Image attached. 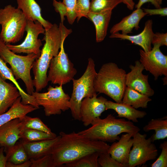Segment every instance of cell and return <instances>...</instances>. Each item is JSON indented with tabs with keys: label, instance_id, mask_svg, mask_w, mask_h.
Wrapping results in <instances>:
<instances>
[{
	"label": "cell",
	"instance_id": "obj_3",
	"mask_svg": "<svg viewBox=\"0 0 167 167\" xmlns=\"http://www.w3.org/2000/svg\"><path fill=\"white\" fill-rule=\"evenodd\" d=\"M91 124V127L78 133L87 139L105 142L118 141L120 138L119 135L122 133H128L133 136L140 130L131 121L117 118L111 114L103 119L100 117L96 118Z\"/></svg>",
	"mask_w": 167,
	"mask_h": 167
},
{
	"label": "cell",
	"instance_id": "obj_13",
	"mask_svg": "<svg viewBox=\"0 0 167 167\" xmlns=\"http://www.w3.org/2000/svg\"><path fill=\"white\" fill-rule=\"evenodd\" d=\"M130 71L126 74L125 83L126 87L150 97L154 94L148 82V75L143 74L144 69L139 60L135 62L134 65H130Z\"/></svg>",
	"mask_w": 167,
	"mask_h": 167
},
{
	"label": "cell",
	"instance_id": "obj_25",
	"mask_svg": "<svg viewBox=\"0 0 167 167\" xmlns=\"http://www.w3.org/2000/svg\"><path fill=\"white\" fill-rule=\"evenodd\" d=\"M152 99L149 97L131 88L126 87L122 99V102L136 109L146 108Z\"/></svg>",
	"mask_w": 167,
	"mask_h": 167
},
{
	"label": "cell",
	"instance_id": "obj_7",
	"mask_svg": "<svg viewBox=\"0 0 167 167\" xmlns=\"http://www.w3.org/2000/svg\"><path fill=\"white\" fill-rule=\"evenodd\" d=\"M86 69L82 75L78 79H73V90L70 102L71 113L75 120L81 121L80 107L82 100L86 97H92L96 93L93 81L96 73L95 65L91 58L88 59Z\"/></svg>",
	"mask_w": 167,
	"mask_h": 167
},
{
	"label": "cell",
	"instance_id": "obj_16",
	"mask_svg": "<svg viewBox=\"0 0 167 167\" xmlns=\"http://www.w3.org/2000/svg\"><path fill=\"white\" fill-rule=\"evenodd\" d=\"M133 136L128 133L122 135L117 142H113L109 146L108 151L113 158L128 167L129 153L133 142Z\"/></svg>",
	"mask_w": 167,
	"mask_h": 167
},
{
	"label": "cell",
	"instance_id": "obj_4",
	"mask_svg": "<svg viewBox=\"0 0 167 167\" xmlns=\"http://www.w3.org/2000/svg\"><path fill=\"white\" fill-rule=\"evenodd\" d=\"M125 71L113 62L103 64L95 75L93 86L96 92L107 95L117 103L122 102L126 88Z\"/></svg>",
	"mask_w": 167,
	"mask_h": 167
},
{
	"label": "cell",
	"instance_id": "obj_29",
	"mask_svg": "<svg viewBox=\"0 0 167 167\" xmlns=\"http://www.w3.org/2000/svg\"><path fill=\"white\" fill-rule=\"evenodd\" d=\"M94 152L88 154L72 162L65 164L66 167H99L98 159L99 153Z\"/></svg>",
	"mask_w": 167,
	"mask_h": 167
},
{
	"label": "cell",
	"instance_id": "obj_8",
	"mask_svg": "<svg viewBox=\"0 0 167 167\" xmlns=\"http://www.w3.org/2000/svg\"><path fill=\"white\" fill-rule=\"evenodd\" d=\"M62 85L55 87L49 86L47 92L35 91L31 94L38 105L43 107L46 116L59 115L70 109V97L64 92Z\"/></svg>",
	"mask_w": 167,
	"mask_h": 167
},
{
	"label": "cell",
	"instance_id": "obj_34",
	"mask_svg": "<svg viewBox=\"0 0 167 167\" xmlns=\"http://www.w3.org/2000/svg\"><path fill=\"white\" fill-rule=\"evenodd\" d=\"M160 148L161 152L156 160L151 165L152 167H167V141H164L161 143Z\"/></svg>",
	"mask_w": 167,
	"mask_h": 167
},
{
	"label": "cell",
	"instance_id": "obj_31",
	"mask_svg": "<svg viewBox=\"0 0 167 167\" xmlns=\"http://www.w3.org/2000/svg\"><path fill=\"white\" fill-rule=\"evenodd\" d=\"M122 2V0H92L90 11L97 12L112 10Z\"/></svg>",
	"mask_w": 167,
	"mask_h": 167
},
{
	"label": "cell",
	"instance_id": "obj_22",
	"mask_svg": "<svg viewBox=\"0 0 167 167\" xmlns=\"http://www.w3.org/2000/svg\"><path fill=\"white\" fill-rule=\"evenodd\" d=\"M59 135L54 139L35 142L22 143L29 160L36 159L50 154L52 147Z\"/></svg>",
	"mask_w": 167,
	"mask_h": 167
},
{
	"label": "cell",
	"instance_id": "obj_44",
	"mask_svg": "<svg viewBox=\"0 0 167 167\" xmlns=\"http://www.w3.org/2000/svg\"><path fill=\"white\" fill-rule=\"evenodd\" d=\"M158 4L161 5L162 3V0H156Z\"/></svg>",
	"mask_w": 167,
	"mask_h": 167
},
{
	"label": "cell",
	"instance_id": "obj_20",
	"mask_svg": "<svg viewBox=\"0 0 167 167\" xmlns=\"http://www.w3.org/2000/svg\"><path fill=\"white\" fill-rule=\"evenodd\" d=\"M112 10H107L100 12L90 11L88 18L94 24L96 29V41L100 42L105 37L110 21Z\"/></svg>",
	"mask_w": 167,
	"mask_h": 167
},
{
	"label": "cell",
	"instance_id": "obj_12",
	"mask_svg": "<svg viewBox=\"0 0 167 167\" xmlns=\"http://www.w3.org/2000/svg\"><path fill=\"white\" fill-rule=\"evenodd\" d=\"M153 45V47L148 52L139 50V61L144 69L151 73L156 80L160 76L167 77V56L161 52L159 46Z\"/></svg>",
	"mask_w": 167,
	"mask_h": 167
},
{
	"label": "cell",
	"instance_id": "obj_30",
	"mask_svg": "<svg viewBox=\"0 0 167 167\" xmlns=\"http://www.w3.org/2000/svg\"><path fill=\"white\" fill-rule=\"evenodd\" d=\"M22 120L23 129H32L48 133L52 132L50 129L38 118H32L26 115Z\"/></svg>",
	"mask_w": 167,
	"mask_h": 167
},
{
	"label": "cell",
	"instance_id": "obj_18",
	"mask_svg": "<svg viewBox=\"0 0 167 167\" xmlns=\"http://www.w3.org/2000/svg\"><path fill=\"white\" fill-rule=\"evenodd\" d=\"M17 8L20 10L27 20L40 23L45 30L49 29L53 24L42 17L41 8L35 0H16Z\"/></svg>",
	"mask_w": 167,
	"mask_h": 167
},
{
	"label": "cell",
	"instance_id": "obj_21",
	"mask_svg": "<svg viewBox=\"0 0 167 167\" xmlns=\"http://www.w3.org/2000/svg\"><path fill=\"white\" fill-rule=\"evenodd\" d=\"M20 95L17 88L0 75V114L6 112Z\"/></svg>",
	"mask_w": 167,
	"mask_h": 167
},
{
	"label": "cell",
	"instance_id": "obj_23",
	"mask_svg": "<svg viewBox=\"0 0 167 167\" xmlns=\"http://www.w3.org/2000/svg\"><path fill=\"white\" fill-rule=\"evenodd\" d=\"M106 110L113 109L118 114V117L124 118L135 122H138V119L144 118L147 113L137 110L132 106L123 103H118L107 100L105 103Z\"/></svg>",
	"mask_w": 167,
	"mask_h": 167
},
{
	"label": "cell",
	"instance_id": "obj_14",
	"mask_svg": "<svg viewBox=\"0 0 167 167\" xmlns=\"http://www.w3.org/2000/svg\"><path fill=\"white\" fill-rule=\"evenodd\" d=\"M97 94L92 97H86L82 101L80 107L81 121L87 126L96 118L99 117L106 110L107 99L102 96L97 97Z\"/></svg>",
	"mask_w": 167,
	"mask_h": 167
},
{
	"label": "cell",
	"instance_id": "obj_19",
	"mask_svg": "<svg viewBox=\"0 0 167 167\" xmlns=\"http://www.w3.org/2000/svg\"><path fill=\"white\" fill-rule=\"evenodd\" d=\"M147 14L141 8L136 9L129 15L123 18L119 23L114 24L111 28V34L122 32L123 34L128 35L132 32L134 28H139L140 20Z\"/></svg>",
	"mask_w": 167,
	"mask_h": 167
},
{
	"label": "cell",
	"instance_id": "obj_17",
	"mask_svg": "<svg viewBox=\"0 0 167 167\" xmlns=\"http://www.w3.org/2000/svg\"><path fill=\"white\" fill-rule=\"evenodd\" d=\"M23 129L22 119L12 120L0 126V146L4 149L14 145L20 138Z\"/></svg>",
	"mask_w": 167,
	"mask_h": 167
},
{
	"label": "cell",
	"instance_id": "obj_10",
	"mask_svg": "<svg viewBox=\"0 0 167 167\" xmlns=\"http://www.w3.org/2000/svg\"><path fill=\"white\" fill-rule=\"evenodd\" d=\"M146 134L139 132L133 136L132 148L129 155V167H135L145 164L147 162L155 159L158 150L150 138H147Z\"/></svg>",
	"mask_w": 167,
	"mask_h": 167
},
{
	"label": "cell",
	"instance_id": "obj_9",
	"mask_svg": "<svg viewBox=\"0 0 167 167\" xmlns=\"http://www.w3.org/2000/svg\"><path fill=\"white\" fill-rule=\"evenodd\" d=\"M64 43L58 54L50 63L48 80L53 84H65L72 80L77 73L76 69L65 52Z\"/></svg>",
	"mask_w": 167,
	"mask_h": 167
},
{
	"label": "cell",
	"instance_id": "obj_42",
	"mask_svg": "<svg viewBox=\"0 0 167 167\" xmlns=\"http://www.w3.org/2000/svg\"><path fill=\"white\" fill-rule=\"evenodd\" d=\"M4 148L1 147L0 148V167H6L7 159L6 156L4 155Z\"/></svg>",
	"mask_w": 167,
	"mask_h": 167
},
{
	"label": "cell",
	"instance_id": "obj_36",
	"mask_svg": "<svg viewBox=\"0 0 167 167\" xmlns=\"http://www.w3.org/2000/svg\"><path fill=\"white\" fill-rule=\"evenodd\" d=\"M31 167H54L51 154H48L36 159H30Z\"/></svg>",
	"mask_w": 167,
	"mask_h": 167
},
{
	"label": "cell",
	"instance_id": "obj_1",
	"mask_svg": "<svg viewBox=\"0 0 167 167\" xmlns=\"http://www.w3.org/2000/svg\"><path fill=\"white\" fill-rule=\"evenodd\" d=\"M50 153L54 167H62L92 153L107 152L109 145L105 142L91 140L75 131H61Z\"/></svg>",
	"mask_w": 167,
	"mask_h": 167
},
{
	"label": "cell",
	"instance_id": "obj_37",
	"mask_svg": "<svg viewBox=\"0 0 167 167\" xmlns=\"http://www.w3.org/2000/svg\"><path fill=\"white\" fill-rule=\"evenodd\" d=\"M152 44L153 45H157L160 47L167 46V33H154L152 40Z\"/></svg>",
	"mask_w": 167,
	"mask_h": 167
},
{
	"label": "cell",
	"instance_id": "obj_32",
	"mask_svg": "<svg viewBox=\"0 0 167 167\" xmlns=\"http://www.w3.org/2000/svg\"><path fill=\"white\" fill-rule=\"evenodd\" d=\"M98 162L100 167H128L122 164L113 158L107 152L99 153Z\"/></svg>",
	"mask_w": 167,
	"mask_h": 167
},
{
	"label": "cell",
	"instance_id": "obj_6",
	"mask_svg": "<svg viewBox=\"0 0 167 167\" xmlns=\"http://www.w3.org/2000/svg\"><path fill=\"white\" fill-rule=\"evenodd\" d=\"M27 21L22 11L11 5L0 9V39L6 44L19 42L24 36Z\"/></svg>",
	"mask_w": 167,
	"mask_h": 167
},
{
	"label": "cell",
	"instance_id": "obj_26",
	"mask_svg": "<svg viewBox=\"0 0 167 167\" xmlns=\"http://www.w3.org/2000/svg\"><path fill=\"white\" fill-rule=\"evenodd\" d=\"M145 132L154 130L155 133L150 137L152 141H154L165 139L167 137V119H152L143 128Z\"/></svg>",
	"mask_w": 167,
	"mask_h": 167
},
{
	"label": "cell",
	"instance_id": "obj_11",
	"mask_svg": "<svg viewBox=\"0 0 167 167\" xmlns=\"http://www.w3.org/2000/svg\"><path fill=\"white\" fill-rule=\"evenodd\" d=\"M27 35L21 44L14 45L6 44L7 48L16 54H34L39 57L41 54L40 47L42 44L38 37L40 34H44L45 29L39 22L27 20L25 27Z\"/></svg>",
	"mask_w": 167,
	"mask_h": 167
},
{
	"label": "cell",
	"instance_id": "obj_27",
	"mask_svg": "<svg viewBox=\"0 0 167 167\" xmlns=\"http://www.w3.org/2000/svg\"><path fill=\"white\" fill-rule=\"evenodd\" d=\"M7 161L14 164L24 163L28 160V155L21 141L17 142L14 145L4 149Z\"/></svg>",
	"mask_w": 167,
	"mask_h": 167
},
{
	"label": "cell",
	"instance_id": "obj_35",
	"mask_svg": "<svg viewBox=\"0 0 167 167\" xmlns=\"http://www.w3.org/2000/svg\"><path fill=\"white\" fill-rule=\"evenodd\" d=\"M77 0H63L67 10L66 16L69 24H72L76 18L75 6Z\"/></svg>",
	"mask_w": 167,
	"mask_h": 167
},
{
	"label": "cell",
	"instance_id": "obj_5",
	"mask_svg": "<svg viewBox=\"0 0 167 167\" xmlns=\"http://www.w3.org/2000/svg\"><path fill=\"white\" fill-rule=\"evenodd\" d=\"M0 57L10 65L16 79H21L23 81L27 93L31 95L34 90L31 71L34 62L39 56L34 54L26 56L17 54L10 50L0 39Z\"/></svg>",
	"mask_w": 167,
	"mask_h": 167
},
{
	"label": "cell",
	"instance_id": "obj_28",
	"mask_svg": "<svg viewBox=\"0 0 167 167\" xmlns=\"http://www.w3.org/2000/svg\"><path fill=\"white\" fill-rule=\"evenodd\" d=\"M57 136L54 133L46 132L32 129H24L20 134V141L22 143L35 142L54 139Z\"/></svg>",
	"mask_w": 167,
	"mask_h": 167
},
{
	"label": "cell",
	"instance_id": "obj_33",
	"mask_svg": "<svg viewBox=\"0 0 167 167\" xmlns=\"http://www.w3.org/2000/svg\"><path fill=\"white\" fill-rule=\"evenodd\" d=\"M90 0H77L75 6V12L77 21L82 17L88 18L90 11Z\"/></svg>",
	"mask_w": 167,
	"mask_h": 167
},
{
	"label": "cell",
	"instance_id": "obj_15",
	"mask_svg": "<svg viewBox=\"0 0 167 167\" xmlns=\"http://www.w3.org/2000/svg\"><path fill=\"white\" fill-rule=\"evenodd\" d=\"M152 19L148 20L145 23L142 31L136 35H125L118 32L111 34L109 37L128 40L132 43L140 46L144 51L148 52L152 48V40L154 34L152 28Z\"/></svg>",
	"mask_w": 167,
	"mask_h": 167
},
{
	"label": "cell",
	"instance_id": "obj_24",
	"mask_svg": "<svg viewBox=\"0 0 167 167\" xmlns=\"http://www.w3.org/2000/svg\"><path fill=\"white\" fill-rule=\"evenodd\" d=\"M37 109L30 105H24L21 102V97H19L9 109L0 114V126L15 119H22L28 113Z\"/></svg>",
	"mask_w": 167,
	"mask_h": 167
},
{
	"label": "cell",
	"instance_id": "obj_43",
	"mask_svg": "<svg viewBox=\"0 0 167 167\" xmlns=\"http://www.w3.org/2000/svg\"><path fill=\"white\" fill-rule=\"evenodd\" d=\"M122 2L125 4L127 8L130 10L133 9L135 3L133 0H122Z\"/></svg>",
	"mask_w": 167,
	"mask_h": 167
},
{
	"label": "cell",
	"instance_id": "obj_41",
	"mask_svg": "<svg viewBox=\"0 0 167 167\" xmlns=\"http://www.w3.org/2000/svg\"><path fill=\"white\" fill-rule=\"evenodd\" d=\"M32 163L30 160L22 163L14 164L9 162H7L6 167H31Z\"/></svg>",
	"mask_w": 167,
	"mask_h": 167
},
{
	"label": "cell",
	"instance_id": "obj_39",
	"mask_svg": "<svg viewBox=\"0 0 167 167\" xmlns=\"http://www.w3.org/2000/svg\"><path fill=\"white\" fill-rule=\"evenodd\" d=\"M143 11L147 15H159L162 16L167 15V8H159L155 9H150L143 8Z\"/></svg>",
	"mask_w": 167,
	"mask_h": 167
},
{
	"label": "cell",
	"instance_id": "obj_38",
	"mask_svg": "<svg viewBox=\"0 0 167 167\" xmlns=\"http://www.w3.org/2000/svg\"><path fill=\"white\" fill-rule=\"evenodd\" d=\"M53 5L55 11L59 13L61 19V23H63L64 16L66 15V8L62 2H58L56 0H53Z\"/></svg>",
	"mask_w": 167,
	"mask_h": 167
},
{
	"label": "cell",
	"instance_id": "obj_2",
	"mask_svg": "<svg viewBox=\"0 0 167 167\" xmlns=\"http://www.w3.org/2000/svg\"><path fill=\"white\" fill-rule=\"evenodd\" d=\"M72 32L71 29H67L61 22L59 26L54 24L45 30L43 39L45 43L40 56L34 62L32 68L36 92L41 91L48 85L47 72L50 61L58 54L62 44Z\"/></svg>",
	"mask_w": 167,
	"mask_h": 167
},
{
	"label": "cell",
	"instance_id": "obj_40",
	"mask_svg": "<svg viewBox=\"0 0 167 167\" xmlns=\"http://www.w3.org/2000/svg\"><path fill=\"white\" fill-rule=\"evenodd\" d=\"M146 2H150L156 8L161 7L156 0H139L135 6V7L136 9L140 8L143 4Z\"/></svg>",
	"mask_w": 167,
	"mask_h": 167
}]
</instances>
